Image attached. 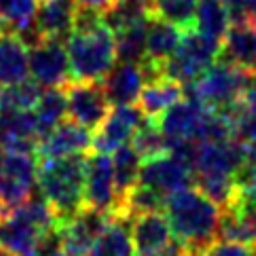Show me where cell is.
I'll return each instance as SVG.
<instances>
[{"mask_svg":"<svg viewBox=\"0 0 256 256\" xmlns=\"http://www.w3.org/2000/svg\"><path fill=\"white\" fill-rule=\"evenodd\" d=\"M72 83H100L116 64L114 34L102 13L78 8L74 32L66 40Z\"/></svg>","mask_w":256,"mask_h":256,"instance_id":"cell-1","label":"cell"},{"mask_svg":"<svg viewBox=\"0 0 256 256\" xmlns=\"http://www.w3.org/2000/svg\"><path fill=\"white\" fill-rule=\"evenodd\" d=\"M163 214L172 226L174 242L186 252L204 254L220 237L222 210L199 188H184L163 199Z\"/></svg>","mask_w":256,"mask_h":256,"instance_id":"cell-2","label":"cell"},{"mask_svg":"<svg viewBox=\"0 0 256 256\" xmlns=\"http://www.w3.org/2000/svg\"><path fill=\"white\" fill-rule=\"evenodd\" d=\"M85 170L87 154L40 159L36 184L62 222L85 208Z\"/></svg>","mask_w":256,"mask_h":256,"instance_id":"cell-3","label":"cell"},{"mask_svg":"<svg viewBox=\"0 0 256 256\" xmlns=\"http://www.w3.org/2000/svg\"><path fill=\"white\" fill-rule=\"evenodd\" d=\"M256 83V72L242 70L228 62H216L204 76L190 85L193 100L214 112H224L235 106Z\"/></svg>","mask_w":256,"mask_h":256,"instance_id":"cell-4","label":"cell"},{"mask_svg":"<svg viewBox=\"0 0 256 256\" xmlns=\"http://www.w3.org/2000/svg\"><path fill=\"white\" fill-rule=\"evenodd\" d=\"M220 51H222L220 42L199 34L197 30H186L176 56L166 64V76L178 80L182 87L184 85L190 87L199 76H204L220 60Z\"/></svg>","mask_w":256,"mask_h":256,"instance_id":"cell-5","label":"cell"},{"mask_svg":"<svg viewBox=\"0 0 256 256\" xmlns=\"http://www.w3.org/2000/svg\"><path fill=\"white\" fill-rule=\"evenodd\" d=\"M38 180V166L34 154L11 152L0 148V199L6 210L22 206L32 197Z\"/></svg>","mask_w":256,"mask_h":256,"instance_id":"cell-6","label":"cell"},{"mask_svg":"<svg viewBox=\"0 0 256 256\" xmlns=\"http://www.w3.org/2000/svg\"><path fill=\"white\" fill-rule=\"evenodd\" d=\"M138 184L148 186L157 190L159 195L168 197L178 190L190 188L195 184V174L193 166L180 154L166 152L159 157L146 159L140 170V182Z\"/></svg>","mask_w":256,"mask_h":256,"instance_id":"cell-7","label":"cell"},{"mask_svg":"<svg viewBox=\"0 0 256 256\" xmlns=\"http://www.w3.org/2000/svg\"><path fill=\"white\" fill-rule=\"evenodd\" d=\"M30 78L36 80L42 89L66 87L72 83L70 62L64 40L42 38L38 44L28 49Z\"/></svg>","mask_w":256,"mask_h":256,"instance_id":"cell-8","label":"cell"},{"mask_svg":"<svg viewBox=\"0 0 256 256\" xmlns=\"http://www.w3.org/2000/svg\"><path fill=\"white\" fill-rule=\"evenodd\" d=\"M210 114H212L210 108H206L204 104H199L197 100L190 98V100H180L178 104L168 108L157 118V123L172 148L174 144H182V142L199 144Z\"/></svg>","mask_w":256,"mask_h":256,"instance_id":"cell-9","label":"cell"},{"mask_svg":"<svg viewBox=\"0 0 256 256\" xmlns=\"http://www.w3.org/2000/svg\"><path fill=\"white\" fill-rule=\"evenodd\" d=\"M68 96V118L89 132H98L110 112V102L102 89V83H70Z\"/></svg>","mask_w":256,"mask_h":256,"instance_id":"cell-10","label":"cell"},{"mask_svg":"<svg viewBox=\"0 0 256 256\" xmlns=\"http://www.w3.org/2000/svg\"><path fill=\"white\" fill-rule=\"evenodd\" d=\"M85 208L96 210L102 214H110L116 208V190H114V172L112 157L104 152L87 154L85 170Z\"/></svg>","mask_w":256,"mask_h":256,"instance_id":"cell-11","label":"cell"},{"mask_svg":"<svg viewBox=\"0 0 256 256\" xmlns=\"http://www.w3.org/2000/svg\"><path fill=\"white\" fill-rule=\"evenodd\" d=\"M144 118L146 116L138 106H114L108 112L106 121L94 134V150L110 154L121 146L130 144Z\"/></svg>","mask_w":256,"mask_h":256,"instance_id":"cell-12","label":"cell"},{"mask_svg":"<svg viewBox=\"0 0 256 256\" xmlns=\"http://www.w3.org/2000/svg\"><path fill=\"white\" fill-rule=\"evenodd\" d=\"M108 220H110V214H102L96 212V210L83 208L70 220H64L60 224L64 250L74 256H85L94 248L98 237L102 235Z\"/></svg>","mask_w":256,"mask_h":256,"instance_id":"cell-13","label":"cell"},{"mask_svg":"<svg viewBox=\"0 0 256 256\" xmlns=\"http://www.w3.org/2000/svg\"><path fill=\"white\" fill-rule=\"evenodd\" d=\"M91 148H94V134L68 118L44 136L36 152L40 159H60L74 157V154H89Z\"/></svg>","mask_w":256,"mask_h":256,"instance_id":"cell-14","label":"cell"},{"mask_svg":"<svg viewBox=\"0 0 256 256\" xmlns=\"http://www.w3.org/2000/svg\"><path fill=\"white\" fill-rule=\"evenodd\" d=\"M42 140L40 125L34 110L30 112H4L0 118V148L11 152L34 154Z\"/></svg>","mask_w":256,"mask_h":256,"instance_id":"cell-15","label":"cell"},{"mask_svg":"<svg viewBox=\"0 0 256 256\" xmlns=\"http://www.w3.org/2000/svg\"><path fill=\"white\" fill-rule=\"evenodd\" d=\"M132 240L138 254H159L174 244L172 226L163 212H148L130 220Z\"/></svg>","mask_w":256,"mask_h":256,"instance_id":"cell-16","label":"cell"},{"mask_svg":"<svg viewBox=\"0 0 256 256\" xmlns=\"http://www.w3.org/2000/svg\"><path fill=\"white\" fill-rule=\"evenodd\" d=\"M42 233L47 231L34 226L17 208L0 216V248L13 256H32Z\"/></svg>","mask_w":256,"mask_h":256,"instance_id":"cell-17","label":"cell"},{"mask_svg":"<svg viewBox=\"0 0 256 256\" xmlns=\"http://www.w3.org/2000/svg\"><path fill=\"white\" fill-rule=\"evenodd\" d=\"M144 85L146 78L140 64H125V62L114 64V68L102 80V89L108 102L114 106H134V102H138Z\"/></svg>","mask_w":256,"mask_h":256,"instance_id":"cell-18","label":"cell"},{"mask_svg":"<svg viewBox=\"0 0 256 256\" xmlns=\"http://www.w3.org/2000/svg\"><path fill=\"white\" fill-rule=\"evenodd\" d=\"M76 11L74 0H42L36 11V28L42 38L68 40L74 32Z\"/></svg>","mask_w":256,"mask_h":256,"instance_id":"cell-19","label":"cell"},{"mask_svg":"<svg viewBox=\"0 0 256 256\" xmlns=\"http://www.w3.org/2000/svg\"><path fill=\"white\" fill-rule=\"evenodd\" d=\"M30 78L28 47L13 32L0 34V91Z\"/></svg>","mask_w":256,"mask_h":256,"instance_id":"cell-20","label":"cell"},{"mask_svg":"<svg viewBox=\"0 0 256 256\" xmlns=\"http://www.w3.org/2000/svg\"><path fill=\"white\" fill-rule=\"evenodd\" d=\"M182 30L176 28L174 24L161 20L154 15L148 22V30H146V60L150 64H157L166 70V64L176 56V51L182 42Z\"/></svg>","mask_w":256,"mask_h":256,"instance_id":"cell-21","label":"cell"},{"mask_svg":"<svg viewBox=\"0 0 256 256\" xmlns=\"http://www.w3.org/2000/svg\"><path fill=\"white\" fill-rule=\"evenodd\" d=\"M220 60L242 70L256 72V26L233 24L222 40Z\"/></svg>","mask_w":256,"mask_h":256,"instance_id":"cell-22","label":"cell"},{"mask_svg":"<svg viewBox=\"0 0 256 256\" xmlns=\"http://www.w3.org/2000/svg\"><path fill=\"white\" fill-rule=\"evenodd\" d=\"M184 96V87L170 76L148 80L138 98V108L146 118H159L163 112L178 104Z\"/></svg>","mask_w":256,"mask_h":256,"instance_id":"cell-23","label":"cell"},{"mask_svg":"<svg viewBox=\"0 0 256 256\" xmlns=\"http://www.w3.org/2000/svg\"><path fill=\"white\" fill-rule=\"evenodd\" d=\"M140 170H142V157L136 152L132 144H125L112 152V172H114V190H116V208L112 216L121 212L125 199L138 186Z\"/></svg>","mask_w":256,"mask_h":256,"instance_id":"cell-24","label":"cell"},{"mask_svg":"<svg viewBox=\"0 0 256 256\" xmlns=\"http://www.w3.org/2000/svg\"><path fill=\"white\" fill-rule=\"evenodd\" d=\"M136 246L130 231V218L110 216L102 235L85 256H136Z\"/></svg>","mask_w":256,"mask_h":256,"instance_id":"cell-25","label":"cell"},{"mask_svg":"<svg viewBox=\"0 0 256 256\" xmlns=\"http://www.w3.org/2000/svg\"><path fill=\"white\" fill-rule=\"evenodd\" d=\"M231 26H233V17L224 0H199L193 30L222 44Z\"/></svg>","mask_w":256,"mask_h":256,"instance_id":"cell-26","label":"cell"},{"mask_svg":"<svg viewBox=\"0 0 256 256\" xmlns=\"http://www.w3.org/2000/svg\"><path fill=\"white\" fill-rule=\"evenodd\" d=\"M152 17L154 0H114L112 6L102 15V20L114 34L130 26L150 22Z\"/></svg>","mask_w":256,"mask_h":256,"instance_id":"cell-27","label":"cell"},{"mask_svg":"<svg viewBox=\"0 0 256 256\" xmlns=\"http://www.w3.org/2000/svg\"><path fill=\"white\" fill-rule=\"evenodd\" d=\"M36 121L40 125L42 138L49 132H53L56 127L66 121L68 116V96L66 87H56V89H42V96L38 100V104L34 108Z\"/></svg>","mask_w":256,"mask_h":256,"instance_id":"cell-28","label":"cell"},{"mask_svg":"<svg viewBox=\"0 0 256 256\" xmlns=\"http://www.w3.org/2000/svg\"><path fill=\"white\" fill-rule=\"evenodd\" d=\"M146 30H148V22L136 24V26H130V28L114 32L118 62L142 64L146 60Z\"/></svg>","mask_w":256,"mask_h":256,"instance_id":"cell-29","label":"cell"},{"mask_svg":"<svg viewBox=\"0 0 256 256\" xmlns=\"http://www.w3.org/2000/svg\"><path fill=\"white\" fill-rule=\"evenodd\" d=\"M36 0H0V22L6 32L22 34L36 24Z\"/></svg>","mask_w":256,"mask_h":256,"instance_id":"cell-30","label":"cell"},{"mask_svg":"<svg viewBox=\"0 0 256 256\" xmlns=\"http://www.w3.org/2000/svg\"><path fill=\"white\" fill-rule=\"evenodd\" d=\"M130 144L144 161L170 152V142L166 136H163L157 118H144V123L138 127V132L134 134Z\"/></svg>","mask_w":256,"mask_h":256,"instance_id":"cell-31","label":"cell"},{"mask_svg":"<svg viewBox=\"0 0 256 256\" xmlns=\"http://www.w3.org/2000/svg\"><path fill=\"white\" fill-rule=\"evenodd\" d=\"M40 96H42V87L36 80L28 78L20 85L0 91V104H2L4 112H30L38 104Z\"/></svg>","mask_w":256,"mask_h":256,"instance_id":"cell-32","label":"cell"},{"mask_svg":"<svg viewBox=\"0 0 256 256\" xmlns=\"http://www.w3.org/2000/svg\"><path fill=\"white\" fill-rule=\"evenodd\" d=\"M197 4L199 0H154V15L180 30H193Z\"/></svg>","mask_w":256,"mask_h":256,"instance_id":"cell-33","label":"cell"},{"mask_svg":"<svg viewBox=\"0 0 256 256\" xmlns=\"http://www.w3.org/2000/svg\"><path fill=\"white\" fill-rule=\"evenodd\" d=\"M204 256H256V250L250 246L235 244V242H216L204 252Z\"/></svg>","mask_w":256,"mask_h":256,"instance_id":"cell-34","label":"cell"},{"mask_svg":"<svg viewBox=\"0 0 256 256\" xmlns=\"http://www.w3.org/2000/svg\"><path fill=\"white\" fill-rule=\"evenodd\" d=\"M78 8H89V11L96 13H106L108 8L112 6L114 0H74Z\"/></svg>","mask_w":256,"mask_h":256,"instance_id":"cell-35","label":"cell"},{"mask_svg":"<svg viewBox=\"0 0 256 256\" xmlns=\"http://www.w3.org/2000/svg\"><path fill=\"white\" fill-rule=\"evenodd\" d=\"M184 252H186V250L182 248L180 244H176V242H174V244L170 246V248H168L166 252H159V254H138V256H182Z\"/></svg>","mask_w":256,"mask_h":256,"instance_id":"cell-36","label":"cell"},{"mask_svg":"<svg viewBox=\"0 0 256 256\" xmlns=\"http://www.w3.org/2000/svg\"><path fill=\"white\" fill-rule=\"evenodd\" d=\"M6 212H8V210H6V206L2 204V199H0V216H4Z\"/></svg>","mask_w":256,"mask_h":256,"instance_id":"cell-37","label":"cell"},{"mask_svg":"<svg viewBox=\"0 0 256 256\" xmlns=\"http://www.w3.org/2000/svg\"><path fill=\"white\" fill-rule=\"evenodd\" d=\"M56 256H74V254H70V252H66V250H62V252H58Z\"/></svg>","mask_w":256,"mask_h":256,"instance_id":"cell-38","label":"cell"},{"mask_svg":"<svg viewBox=\"0 0 256 256\" xmlns=\"http://www.w3.org/2000/svg\"><path fill=\"white\" fill-rule=\"evenodd\" d=\"M182 256H204V254H199V252H184Z\"/></svg>","mask_w":256,"mask_h":256,"instance_id":"cell-39","label":"cell"},{"mask_svg":"<svg viewBox=\"0 0 256 256\" xmlns=\"http://www.w3.org/2000/svg\"><path fill=\"white\" fill-rule=\"evenodd\" d=\"M0 256H13L11 252H6V250H2V248H0Z\"/></svg>","mask_w":256,"mask_h":256,"instance_id":"cell-40","label":"cell"},{"mask_svg":"<svg viewBox=\"0 0 256 256\" xmlns=\"http://www.w3.org/2000/svg\"><path fill=\"white\" fill-rule=\"evenodd\" d=\"M2 114H4V110H2V104H0V118H2Z\"/></svg>","mask_w":256,"mask_h":256,"instance_id":"cell-41","label":"cell"}]
</instances>
